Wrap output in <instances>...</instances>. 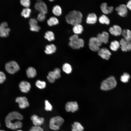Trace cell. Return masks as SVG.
Here are the masks:
<instances>
[{
  "label": "cell",
  "instance_id": "6da1fadb",
  "mask_svg": "<svg viewBox=\"0 0 131 131\" xmlns=\"http://www.w3.org/2000/svg\"><path fill=\"white\" fill-rule=\"evenodd\" d=\"M23 118V115L16 111H13L9 113L5 119L6 126L12 130H15L21 128L22 123L20 120Z\"/></svg>",
  "mask_w": 131,
  "mask_h": 131
},
{
  "label": "cell",
  "instance_id": "7a4b0ae2",
  "mask_svg": "<svg viewBox=\"0 0 131 131\" xmlns=\"http://www.w3.org/2000/svg\"><path fill=\"white\" fill-rule=\"evenodd\" d=\"M82 13L79 11L75 10L70 12L65 17L66 22L73 26L80 24L82 21Z\"/></svg>",
  "mask_w": 131,
  "mask_h": 131
},
{
  "label": "cell",
  "instance_id": "3957f363",
  "mask_svg": "<svg viewBox=\"0 0 131 131\" xmlns=\"http://www.w3.org/2000/svg\"><path fill=\"white\" fill-rule=\"evenodd\" d=\"M69 46L72 49H78L83 47L84 45V41L82 39L79 38L78 35L74 34L69 38Z\"/></svg>",
  "mask_w": 131,
  "mask_h": 131
},
{
  "label": "cell",
  "instance_id": "277c9868",
  "mask_svg": "<svg viewBox=\"0 0 131 131\" xmlns=\"http://www.w3.org/2000/svg\"><path fill=\"white\" fill-rule=\"evenodd\" d=\"M117 82L115 77L111 76L102 82L100 89L103 90H108L115 88Z\"/></svg>",
  "mask_w": 131,
  "mask_h": 131
},
{
  "label": "cell",
  "instance_id": "5b68a950",
  "mask_svg": "<svg viewBox=\"0 0 131 131\" xmlns=\"http://www.w3.org/2000/svg\"><path fill=\"white\" fill-rule=\"evenodd\" d=\"M64 122L63 119L60 116H57L53 117L50 119L49 127L52 130H58L60 129Z\"/></svg>",
  "mask_w": 131,
  "mask_h": 131
},
{
  "label": "cell",
  "instance_id": "8992f818",
  "mask_svg": "<svg viewBox=\"0 0 131 131\" xmlns=\"http://www.w3.org/2000/svg\"><path fill=\"white\" fill-rule=\"evenodd\" d=\"M102 45V43L97 37H91L89 39V48L94 52H98Z\"/></svg>",
  "mask_w": 131,
  "mask_h": 131
},
{
  "label": "cell",
  "instance_id": "52a82bcc",
  "mask_svg": "<svg viewBox=\"0 0 131 131\" xmlns=\"http://www.w3.org/2000/svg\"><path fill=\"white\" fill-rule=\"evenodd\" d=\"M5 69L6 71L10 74H14L17 72L20 69L19 66L16 61H10L5 65Z\"/></svg>",
  "mask_w": 131,
  "mask_h": 131
},
{
  "label": "cell",
  "instance_id": "ba28073f",
  "mask_svg": "<svg viewBox=\"0 0 131 131\" xmlns=\"http://www.w3.org/2000/svg\"><path fill=\"white\" fill-rule=\"evenodd\" d=\"M61 71L59 69L56 68L52 71L49 72L47 76V78L49 82L53 83L56 79L59 78L61 76Z\"/></svg>",
  "mask_w": 131,
  "mask_h": 131
},
{
  "label": "cell",
  "instance_id": "9c48e42d",
  "mask_svg": "<svg viewBox=\"0 0 131 131\" xmlns=\"http://www.w3.org/2000/svg\"><path fill=\"white\" fill-rule=\"evenodd\" d=\"M78 109V105L76 101L68 102L66 104L65 109L68 112L74 113L77 111Z\"/></svg>",
  "mask_w": 131,
  "mask_h": 131
},
{
  "label": "cell",
  "instance_id": "30bf717a",
  "mask_svg": "<svg viewBox=\"0 0 131 131\" xmlns=\"http://www.w3.org/2000/svg\"><path fill=\"white\" fill-rule=\"evenodd\" d=\"M8 25L6 22H3L0 25V36L6 37L8 36L10 31L8 27Z\"/></svg>",
  "mask_w": 131,
  "mask_h": 131
},
{
  "label": "cell",
  "instance_id": "8fae6325",
  "mask_svg": "<svg viewBox=\"0 0 131 131\" xmlns=\"http://www.w3.org/2000/svg\"><path fill=\"white\" fill-rule=\"evenodd\" d=\"M16 102L19 104V107L21 109H24L29 106V104L27 98L25 97H17L15 100Z\"/></svg>",
  "mask_w": 131,
  "mask_h": 131
},
{
  "label": "cell",
  "instance_id": "7c38bea8",
  "mask_svg": "<svg viewBox=\"0 0 131 131\" xmlns=\"http://www.w3.org/2000/svg\"><path fill=\"white\" fill-rule=\"evenodd\" d=\"M34 8L36 9L40 12L45 14L47 12V6L42 1H39L37 2L34 5Z\"/></svg>",
  "mask_w": 131,
  "mask_h": 131
},
{
  "label": "cell",
  "instance_id": "4fadbf2b",
  "mask_svg": "<svg viewBox=\"0 0 131 131\" xmlns=\"http://www.w3.org/2000/svg\"><path fill=\"white\" fill-rule=\"evenodd\" d=\"M120 43L123 51H127L131 50V41H128L122 38L120 40Z\"/></svg>",
  "mask_w": 131,
  "mask_h": 131
},
{
  "label": "cell",
  "instance_id": "5bb4252c",
  "mask_svg": "<svg viewBox=\"0 0 131 131\" xmlns=\"http://www.w3.org/2000/svg\"><path fill=\"white\" fill-rule=\"evenodd\" d=\"M98 55L104 59L108 60L111 54L110 52L107 48H101L98 52Z\"/></svg>",
  "mask_w": 131,
  "mask_h": 131
},
{
  "label": "cell",
  "instance_id": "9a60e30c",
  "mask_svg": "<svg viewBox=\"0 0 131 131\" xmlns=\"http://www.w3.org/2000/svg\"><path fill=\"white\" fill-rule=\"evenodd\" d=\"M118 14L121 16L125 17L127 14L128 10L126 6L124 4L120 5L115 9Z\"/></svg>",
  "mask_w": 131,
  "mask_h": 131
},
{
  "label": "cell",
  "instance_id": "2e32d148",
  "mask_svg": "<svg viewBox=\"0 0 131 131\" xmlns=\"http://www.w3.org/2000/svg\"><path fill=\"white\" fill-rule=\"evenodd\" d=\"M97 37L102 43L106 44L108 42L109 34L106 31H103L102 33L98 34Z\"/></svg>",
  "mask_w": 131,
  "mask_h": 131
},
{
  "label": "cell",
  "instance_id": "e0dca14e",
  "mask_svg": "<svg viewBox=\"0 0 131 131\" xmlns=\"http://www.w3.org/2000/svg\"><path fill=\"white\" fill-rule=\"evenodd\" d=\"M19 87L21 91L23 93H26L30 90L31 86L30 83L26 81L21 82L19 85Z\"/></svg>",
  "mask_w": 131,
  "mask_h": 131
},
{
  "label": "cell",
  "instance_id": "ac0fdd59",
  "mask_svg": "<svg viewBox=\"0 0 131 131\" xmlns=\"http://www.w3.org/2000/svg\"><path fill=\"white\" fill-rule=\"evenodd\" d=\"M109 31L110 33L112 35L118 36L121 34L122 30L119 26L114 25L110 28Z\"/></svg>",
  "mask_w": 131,
  "mask_h": 131
},
{
  "label": "cell",
  "instance_id": "d6986e66",
  "mask_svg": "<svg viewBox=\"0 0 131 131\" xmlns=\"http://www.w3.org/2000/svg\"><path fill=\"white\" fill-rule=\"evenodd\" d=\"M31 119L34 126H39L42 124L44 121V119L39 117L36 115H33L31 117Z\"/></svg>",
  "mask_w": 131,
  "mask_h": 131
},
{
  "label": "cell",
  "instance_id": "ffe728a7",
  "mask_svg": "<svg viewBox=\"0 0 131 131\" xmlns=\"http://www.w3.org/2000/svg\"><path fill=\"white\" fill-rule=\"evenodd\" d=\"M100 8L104 14H108L111 13L113 11L114 8L112 6L108 7L106 3H103L101 4Z\"/></svg>",
  "mask_w": 131,
  "mask_h": 131
},
{
  "label": "cell",
  "instance_id": "44dd1931",
  "mask_svg": "<svg viewBox=\"0 0 131 131\" xmlns=\"http://www.w3.org/2000/svg\"><path fill=\"white\" fill-rule=\"evenodd\" d=\"M97 18L96 15L93 13L89 14L86 18V22L89 24H95L97 21Z\"/></svg>",
  "mask_w": 131,
  "mask_h": 131
},
{
  "label": "cell",
  "instance_id": "7402d4cb",
  "mask_svg": "<svg viewBox=\"0 0 131 131\" xmlns=\"http://www.w3.org/2000/svg\"><path fill=\"white\" fill-rule=\"evenodd\" d=\"M56 50V47L54 44H51L46 45L44 51L47 54H50L55 53Z\"/></svg>",
  "mask_w": 131,
  "mask_h": 131
},
{
  "label": "cell",
  "instance_id": "603a6c76",
  "mask_svg": "<svg viewBox=\"0 0 131 131\" xmlns=\"http://www.w3.org/2000/svg\"><path fill=\"white\" fill-rule=\"evenodd\" d=\"M26 74L28 77L32 78L36 76V72L34 68L30 67H28L27 69Z\"/></svg>",
  "mask_w": 131,
  "mask_h": 131
},
{
  "label": "cell",
  "instance_id": "cb8c5ba5",
  "mask_svg": "<svg viewBox=\"0 0 131 131\" xmlns=\"http://www.w3.org/2000/svg\"><path fill=\"white\" fill-rule=\"evenodd\" d=\"M121 34L126 40L131 41V31L130 30L123 29L122 31Z\"/></svg>",
  "mask_w": 131,
  "mask_h": 131
},
{
  "label": "cell",
  "instance_id": "d4e9b609",
  "mask_svg": "<svg viewBox=\"0 0 131 131\" xmlns=\"http://www.w3.org/2000/svg\"><path fill=\"white\" fill-rule=\"evenodd\" d=\"M72 131H83V127L79 123L75 122L72 125Z\"/></svg>",
  "mask_w": 131,
  "mask_h": 131
},
{
  "label": "cell",
  "instance_id": "484cf974",
  "mask_svg": "<svg viewBox=\"0 0 131 131\" xmlns=\"http://www.w3.org/2000/svg\"><path fill=\"white\" fill-rule=\"evenodd\" d=\"M83 28L80 24H78L74 26L73 28V30L75 34L78 35L82 33L83 31Z\"/></svg>",
  "mask_w": 131,
  "mask_h": 131
},
{
  "label": "cell",
  "instance_id": "4316f807",
  "mask_svg": "<svg viewBox=\"0 0 131 131\" xmlns=\"http://www.w3.org/2000/svg\"><path fill=\"white\" fill-rule=\"evenodd\" d=\"M120 46V43L117 41L115 40L111 42L110 48L112 50L116 51L119 48Z\"/></svg>",
  "mask_w": 131,
  "mask_h": 131
},
{
  "label": "cell",
  "instance_id": "83f0119b",
  "mask_svg": "<svg viewBox=\"0 0 131 131\" xmlns=\"http://www.w3.org/2000/svg\"><path fill=\"white\" fill-rule=\"evenodd\" d=\"M98 21L100 23L102 24H105L108 25L110 23L109 18L104 15H102L99 17Z\"/></svg>",
  "mask_w": 131,
  "mask_h": 131
},
{
  "label": "cell",
  "instance_id": "f1b7e54d",
  "mask_svg": "<svg viewBox=\"0 0 131 131\" xmlns=\"http://www.w3.org/2000/svg\"><path fill=\"white\" fill-rule=\"evenodd\" d=\"M45 38L49 41H51L55 39L54 35L53 32L50 31L46 32L44 36Z\"/></svg>",
  "mask_w": 131,
  "mask_h": 131
},
{
  "label": "cell",
  "instance_id": "f546056e",
  "mask_svg": "<svg viewBox=\"0 0 131 131\" xmlns=\"http://www.w3.org/2000/svg\"><path fill=\"white\" fill-rule=\"evenodd\" d=\"M47 23L49 26H51L58 24L59 23V21L56 17H52L47 20Z\"/></svg>",
  "mask_w": 131,
  "mask_h": 131
},
{
  "label": "cell",
  "instance_id": "4dcf8cb0",
  "mask_svg": "<svg viewBox=\"0 0 131 131\" xmlns=\"http://www.w3.org/2000/svg\"><path fill=\"white\" fill-rule=\"evenodd\" d=\"M52 12L53 13L55 16H59L62 14V9L60 6L56 5L53 7Z\"/></svg>",
  "mask_w": 131,
  "mask_h": 131
},
{
  "label": "cell",
  "instance_id": "1f68e13d",
  "mask_svg": "<svg viewBox=\"0 0 131 131\" xmlns=\"http://www.w3.org/2000/svg\"><path fill=\"white\" fill-rule=\"evenodd\" d=\"M62 68L64 72L68 74H70L72 70L71 65L68 63L64 64L62 66Z\"/></svg>",
  "mask_w": 131,
  "mask_h": 131
},
{
  "label": "cell",
  "instance_id": "d6a6232c",
  "mask_svg": "<svg viewBox=\"0 0 131 131\" xmlns=\"http://www.w3.org/2000/svg\"><path fill=\"white\" fill-rule=\"evenodd\" d=\"M31 10L28 8L23 9L21 12V15L25 18L29 17L30 15Z\"/></svg>",
  "mask_w": 131,
  "mask_h": 131
},
{
  "label": "cell",
  "instance_id": "836d02e7",
  "mask_svg": "<svg viewBox=\"0 0 131 131\" xmlns=\"http://www.w3.org/2000/svg\"><path fill=\"white\" fill-rule=\"evenodd\" d=\"M130 78V76L128 73H125L122 75L120 78V80L124 83L127 82Z\"/></svg>",
  "mask_w": 131,
  "mask_h": 131
},
{
  "label": "cell",
  "instance_id": "e575fe53",
  "mask_svg": "<svg viewBox=\"0 0 131 131\" xmlns=\"http://www.w3.org/2000/svg\"><path fill=\"white\" fill-rule=\"evenodd\" d=\"M35 85L38 88L41 89H44L46 86V83L44 81L39 80H38L36 81Z\"/></svg>",
  "mask_w": 131,
  "mask_h": 131
},
{
  "label": "cell",
  "instance_id": "d590c367",
  "mask_svg": "<svg viewBox=\"0 0 131 131\" xmlns=\"http://www.w3.org/2000/svg\"><path fill=\"white\" fill-rule=\"evenodd\" d=\"M45 107L44 109L47 111H51L52 109V106L50 103L47 100L45 101Z\"/></svg>",
  "mask_w": 131,
  "mask_h": 131
},
{
  "label": "cell",
  "instance_id": "8d00e7d4",
  "mask_svg": "<svg viewBox=\"0 0 131 131\" xmlns=\"http://www.w3.org/2000/svg\"><path fill=\"white\" fill-rule=\"evenodd\" d=\"M20 2L22 5L26 8H28L30 6L31 2L29 0H21Z\"/></svg>",
  "mask_w": 131,
  "mask_h": 131
},
{
  "label": "cell",
  "instance_id": "74e56055",
  "mask_svg": "<svg viewBox=\"0 0 131 131\" xmlns=\"http://www.w3.org/2000/svg\"><path fill=\"white\" fill-rule=\"evenodd\" d=\"M46 18L45 14L43 13L40 12L38 15L37 20L40 22L44 21Z\"/></svg>",
  "mask_w": 131,
  "mask_h": 131
},
{
  "label": "cell",
  "instance_id": "f35d334b",
  "mask_svg": "<svg viewBox=\"0 0 131 131\" xmlns=\"http://www.w3.org/2000/svg\"><path fill=\"white\" fill-rule=\"evenodd\" d=\"M40 29V27L37 25H34L30 26V29L32 31L38 32Z\"/></svg>",
  "mask_w": 131,
  "mask_h": 131
},
{
  "label": "cell",
  "instance_id": "ab89813d",
  "mask_svg": "<svg viewBox=\"0 0 131 131\" xmlns=\"http://www.w3.org/2000/svg\"><path fill=\"white\" fill-rule=\"evenodd\" d=\"M29 131H44V130L40 126L34 125L32 127Z\"/></svg>",
  "mask_w": 131,
  "mask_h": 131
},
{
  "label": "cell",
  "instance_id": "60d3db41",
  "mask_svg": "<svg viewBox=\"0 0 131 131\" xmlns=\"http://www.w3.org/2000/svg\"><path fill=\"white\" fill-rule=\"evenodd\" d=\"M6 78V76L4 73L2 71H0V84L3 83Z\"/></svg>",
  "mask_w": 131,
  "mask_h": 131
},
{
  "label": "cell",
  "instance_id": "b9f144b4",
  "mask_svg": "<svg viewBox=\"0 0 131 131\" xmlns=\"http://www.w3.org/2000/svg\"><path fill=\"white\" fill-rule=\"evenodd\" d=\"M30 26L38 25L37 21L35 19L32 18L30 19L29 21Z\"/></svg>",
  "mask_w": 131,
  "mask_h": 131
},
{
  "label": "cell",
  "instance_id": "7bdbcfd3",
  "mask_svg": "<svg viewBox=\"0 0 131 131\" xmlns=\"http://www.w3.org/2000/svg\"><path fill=\"white\" fill-rule=\"evenodd\" d=\"M126 6L127 8L131 10V0L129 1L127 3Z\"/></svg>",
  "mask_w": 131,
  "mask_h": 131
},
{
  "label": "cell",
  "instance_id": "ee69618b",
  "mask_svg": "<svg viewBox=\"0 0 131 131\" xmlns=\"http://www.w3.org/2000/svg\"><path fill=\"white\" fill-rule=\"evenodd\" d=\"M16 131H23L21 130H17Z\"/></svg>",
  "mask_w": 131,
  "mask_h": 131
},
{
  "label": "cell",
  "instance_id": "f6af8a7d",
  "mask_svg": "<svg viewBox=\"0 0 131 131\" xmlns=\"http://www.w3.org/2000/svg\"><path fill=\"white\" fill-rule=\"evenodd\" d=\"M0 131H6L4 130H0Z\"/></svg>",
  "mask_w": 131,
  "mask_h": 131
},
{
  "label": "cell",
  "instance_id": "bcb514c9",
  "mask_svg": "<svg viewBox=\"0 0 131 131\" xmlns=\"http://www.w3.org/2000/svg\"><path fill=\"white\" fill-rule=\"evenodd\" d=\"M53 1V0H50V1Z\"/></svg>",
  "mask_w": 131,
  "mask_h": 131
},
{
  "label": "cell",
  "instance_id": "7dc6e473",
  "mask_svg": "<svg viewBox=\"0 0 131 131\" xmlns=\"http://www.w3.org/2000/svg\"></svg>",
  "mask_w": 131,
  "mask_h": 131
}]
</instances>
